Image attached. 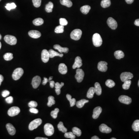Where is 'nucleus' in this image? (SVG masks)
I'll return each mask as SVG.
<instances>
[{
    "label": "nucleus",
    "instance_id": "obj_1",
    "mask_svg": "<svg viewBox=\"0 0 139 139\" xmlns=\"http://www.w3.org/2000/svg\"><path fill=\"white\" fill-rule=\"evenodd\" d=\"M93 45L96 47H99L102 45V40L99 34H94L93 36Z\"/></svg>",
    "mask_w": 139,
    "mask_h": 139
},
{
    "label": "nucleus",
    "instance_id": "obj_2",
    "mask_svg": "<svg viewBox=\"0 0 139 139\" xmlns=\"http://www.w3.org/2000/svg\"><path fill=\"white\" fill-rule=\"evenodd\" d=\"M44 132L47 136H51L54 133V128L52 124L47 123L44 126Z\"/></svg>",
    "mask_w": 139,
    "mask_h": 139
},
{
    "label": "nucleus",
    "instance_id": "obj_3",
    "mask_svg": "<svg viewBox=\"0 0 139 139\" xmlns=\"http://www.w3.org/2000/svg\"><path fill=\"white\" fill-rule=\"evenodd\" d=\"M42 120L40 118H38L34 120L31 122L29 125V129L31 131L33 130L34 129L37 128L39 126L42 124Z\"/></svg>",
    "mask_w": 139,
    "mask_h": 139
},
{
    "label": "nucleus",
    "instance_id": "obj_4",
    "mask_svg": "<svg viewBox=\"0 0 139 139\" xmlns=\"http://www.w3.org/2000/svg\"><path fill=\"white\" fill-rule=\"evenodd\" d=\"M24 73L23 69L18 68L14 70L12 73V77L14 80H17L20 79Z\"/></svg>",
    "mask_w": 139,
    "mask_h": 139
},
{
    "label": "nucleus",
    "instance_id": "obj_5",
    "mask_svg": "<svg viewBox=\"0 0 139 139\" xmlns=\"http://www.w3.org/2000/svg\"><path fill=\"white\" fill-rule=\"evenodd\" d=\"M82 35V31L77 29L72 31L70 34V37L72 40L77 41L80 39Z\"/></svg>",
    "mask_w": 139,
    "mask_h": 139
},
{
    "label": "nucleus",
    "instance_id": "obj_6",
    "mask_svg": "<svg viewBox=\"0 0 139 139\" xmlns=\"http://www.w3.org/2000/svg\"><path fill=\"white\" fill-rule=\"evenodd\" d=\"M4 40L6 43L11 45H15L17 43L16 38L13 36L7 35L4 38Z\"/></svg>",
    "mask_w": 139,
    "mask_h": 139
},
{
    "label": "nucleus",
    "instance_id": "obj_7",
    "mask_svg": "<svg viewBox=\"0 0 139 139\" xmlns=\"http://www.w3.org/2000/svg\"><path fill=\"white\" fill-rule=\"evenodd\" d=\"M20 112V109L18 107L14 106L11 107L8 110L7 113L8 115L11 117H13L18 115Z\"/></svg>",
    "mask_w": 139,
    "mask_h": 139
},
{
    "label": "nucleus",
    "instance_id": "obj_8",
    "mask_svg": "<svg viewBox=\"0 0 139 139\" xmlns=\"http://www.w3.org/2000/svg\"><path fill=\"white\" fill-rule=\"evenodd\" d=\"M84 76V72L82 69H78L76 70V74L75 75V78L77 81L80 83L82 81Z\"/></svg>",
    "mask_w": 139,
    "mask_h": 139
},
{
    "label": "nucleus",
    "instance_id": "obj_9",
    "mask_svg": "<svg viewBox=\"0 0 139 139\" xmlns=\"http://www.w3.org/2000/svg\"><path fill=\"white\" fill-rule=\"evenodd\" d=\"M133 74L130 72H123L120 75L121 80L123 82L131 80L133 78Z\"/></svg>",
    "mask_w": 139,
    "mask_h": 139
},
{
    "label": "nucleus",
    "instance_id": "obj_10",
    "mask_svg": "<svg viewBox=\"0 0 139 139\" xmlns=\"http://www.w3.org/2000/svg\"><path fill=\"white\" fill-rule=\"evenodd\" d=\"M107 24L111 29L115 30L117 27V23L113 18H109L107 20Z\"/></svg>",
    "mask_w": 139,
    "mask_h": 139
},
{
    "label": "nucleus",
    "instance_id": "obj_11",
    "mask_svg": "<svg viewBox=\"0 0 139 139\" xmlns=\"http://www.w3.org/2000/svg\"><path fill=\"white\" fill-rule=\"evenodd\" d=\"M41 82V78L39 76H36L33 78L32 79L31 84L33 88L34 89H37L40 84Z\"/></svg>",
    "mask_w": 139,
    "mask_h": 139
},
{
    "label": "nucleus",
    "instance_id": "obj_12",
    "mask_svg": "<svg viewBox=\"0 0 139 139\" xmlns=\"http://www.w3.org/2000/svg\"><path fill=\"white\" fill-rule=\"evenodd\" d=\"M119 100L120 102L126 104H129L132 102V99L130 97L126 95H122L119 98Z\"/></svg>",
    "mask_w": 139,
    "mask_h": 139
},
{
    "label": "nucleus",
    "instance_id": "obj_13",
    "mask_svg": "<svg viewBox=\"0 0 139 139\" xmlns=\"http://www.w3.org/2000/svg\"><path fill=\"white\" fill-rule=\"evenodd\" d=\"M50 58L49 53L46 49H43L42 52V61L44 63L48 62Z\"/></svg>",
    "mask_w": 139,
    "mask_h": 139
},
{
    "label": "nucleus",
    "instance_id": "obj_14",
    "mask_svg": "<svg viewBox=\"0 0 139 139\" xmlns=\"http://www.w3.org/2000/svg\"><path fill=\"white\" fill-rule=\"evenodd\" d=\"M107 63L104 61H100L98 64V69L100 71L106 72L107 70Z\"/></svg>",
    "mask_w": 139,
    "mask_h": 139
},
{
    "label": "nucleus",
    "instance_id": "obj_15",
    "mask_svg": "<svg viewBox=\"0 0 139 139\" xmlns=\"http://www.w3.org/2000/svg\"><path fill=\"white\" fill-rule=\"evenodd\" d=\"M102 112V109L100 107H95L93 109V117L94 119H97L99 117L101 113Z\"/></svg>",
    "mask_w": 139,
    "mask_h": 139
},
{
    "label": "nucleus",
    "instance_id": "obj_16",
    "mask_svg": "<svg viewBox=\"0 0 139 139\" xmlns=\"http://www.w3.org/2000/svg\"><path fill=\"white\" fill-rule=\"evenodd\" d=\"M28 34L31 38L37 39L41 36V33L37 30H31L28 32Z\"/></svg>",
    "mask_w": 139,
    "mask_h": 139
},
{
    "label": "nucleus",
    "instance_id": "obj_17",
    "mask_svg": "<svg viewBox=\"0 0 139 139\" xmlns=\"http://www.w3.org/2000/svg\"><path fill=\"white\" fill-rule=\"evenodd\" d=\"M82 65V60L80 56H77L75 59L74 64L72 66V68L75 69L76 68H79Z\"/></svg>",
    "mask_w": 139,
    "mask_h": 139
},
{
    "label": "nucleus",
    "instance_id": "obj_18",
    "mask_svg": "<svg viewBox=\"0 0 139 139\" xmlns=\"http://www.w3.org/2000/svg\"><path fill=\"white\" fill-rule=\"evenodd\" d=\"M99 130L103 133H109L112 131V129L106 124H102L100 126Z\"/></svg>",
    "mask_w": 139,
    "mask_h": 139
},
{
    "label": "nucleus",
    "instance_id": "obj_19",
    "mask_svg": "<svg viewBox=\"0 0 139 139\" xmlns=\"http://www.w3.org/2000/svg\"><path fill=\"white\" fill-rule=\"evenodd\" d=\"M6 128L9 134L11 135H14L16 133V130L12 124L8 123L6 124Z\"/></svg>",
    "mask_w": 139,
    "mask_h": 139
},
{
    "label": "nucleus",
    "instance_id": "obj_20",
    "mask_svg": "<svg viewBox=\"0 0 139 139\" xmlns=\"http://www.w3.org/2000/svg\"><path fill=\"white\" fill-rule=\"evenodd\" d=\"M54 48L57 50L60 53H67L69 51V49L66 47H62L59 45H55L53 46Z\"/></svg>",
    "mask_w": 139,
    "mask_h": 139
},
{
    "label": "nucleus",
    "instance_id": "obj_21",
    "mask_svg": "<svg viewBox=\"0 0 139 139\" xmlns=\"http://www.w3.org/2000/svg\"><path fill=\"white\" fill-rule=\"evenodd\" d=\"M58 70L60 73L61 74L63 75L66 74L67 73L68 71L67 67L64 64H60L59 65Z\"/></svg>",
    "mask_w": 139,
    "mask_h": 139
},
{
    "label": "nucleus",
    "instance_id": "obj_22",
    "mask_svg": "<svg viewBox=\"0 0 139 139\" xmlns=\"http://www.w3.org/2000/svg\"><path fill=\"white\" fill-rule=\"evenodd\" d=\"M64 85L63 82H61L60 84L59 82H56L55 83V92L56 94L59 95L61 93V89Z\"/></svg>",
    "mask_w": 139,
    "mask_h": 139
},
{
    "label": "nucleus",
    "instance_id": "obj_23",
    "mask_svg": "<svg viewBox=\"0 0 139 139\" xmlns=\"http://www.w3.org/2000/svg\"><path fill=\"white\" fill-rule=\"evenodd\" d=\"M48 51L49 53V56L51 58H53L56 56H59L60 57H62L64 56L63 54L62 53H59L58 52H56L52 49H49Z\"/></svg>",
    "mask_w": 139,
    "mask_h": 139
},
{
    "label": "nucleus",
    "instance_id": "obj_24",
    "mask_svg": "<svg viewBox=\"0 0 139 139\" xmlns=\"http://www.w3.org/2000/svg\"><path fill=\"white\" fill-rule=\"evenodd\" d=\"M115 57L116 59L120 60L124 57V53L121 50H117L114 53Z\"/></svg>",
    "mask_w": 139,
    "mask_h": 139
},
{
    "label": "nucleus",
    "instance_id": "obj_25",
    "mask_svg": "<svg viewBox=\"0 0 139 139\" xmlns=\"http://www.w3.org/2000/svg\"><path fill=\"white\" fill-rule=\"evenodd\" d=\"M95 93L97 95H100L102 93V88L100 84L98 82H96L95 84Z\"/></svg>",
    "mask_w": 139,
    "mask_h": 139
},
{
    "label": "nucleus",
    "instance_id": "obj_26",
    "mask_svg": "<svg viewBox=\"0 0 139 139\" xmlns=\"http://www.w3.org/2000/svg\"><path fill=\"white\" fill-rule=\"evenodd\" d=\"M89 102V100L85 99H82L77 102L76 103V104L77 107H78L79 108H81L84 106L85 104L88 103Z\"/></svg>",
    "mask_w": 139,
    "mask_h": 139
},
{
    "label": "nucleus",
    "instance_id": "obj_27",
    "mask_svg": "<svg viewBox=\"0 0 139 139\" xmlns=\"http://www.w3.org/2000/svg\"><path fill=\"white\" fill-rule=\"evenodd\" d=\"M95 93V90L94 87H91L89 88L87 92V97L89 99H92L93 97V95Z\"/></svg>",
    "mask_w": 139,
    "mask_h": 139
},
{
    "label": "nucleus",
    "instance_id": "obj_28",
    "mask_svg": "<svg viewBox=\"0 0 139 139\" xmlns=\"http://www.w3.org/2000/svg\"><path fill=\"white\" fill-rule=\"evenodd\" d=\"M91 9V7L89 5H84L80 8V11L83 14H87L89 13Z\"/></svg>",
    "mask_w": 139,
    "mask_h": 139
},
{
    "label": "nucleus",
    "instance_id": "obj_29",
    "mask_svg": "<svg viewBox=\"0 0 139 139\" xmlns=\"http://www.w3.org/2000/svg\"><path fill=\"white\" fill-rule=\"evenodd\" d=\"M60 2L61 4L68 7H71L73 5L72 2L70 0H60Z\"/></svg>",
    "mask_w": 139,
    "mask_h": 139
},
{
    "label": "nucleus",
    "instance_id": "obj_30",
    "mask_svg": "<svg viewBox=\"0 0 139 139\" xmlns=\"http://www.w3.org/2000/svg\"><path fill=\"white\" fill-rule=\"evenodd\" d=\"M33 23V24L35 26H41L44 23V21L41 18H38L34 20Z\"/></svg>",
    "mask_w": 139,
    "mask_h": 139
},
{
    "label": "nucleus",
    "instance_id": "obj_31",
    "mask_svg": "<svg viewBox=\"0 0 139 139\" xmlns=\"http://www.w3.org/2000/svg\"><path fill=\"white\" fill-rule=\"evenodd\" d=\"M53 4L51 2H49L48 4H47L45 7V11L49 13L53 11Z\"/></svg>",
    "mask_w": 139,
    "mask_h": 139
},
{
    "label": "nucleus",
    "instance_id": "obj_32",
    "mask_svg": "<svg viewBox=\"0 0 139 139\" xmlns=\"http://www.w3.org/2000/svg\"><path fill=\"white\" fill-rule=\"evenodd\" d=\"M111 4L110 0H102L101 2V5L103 8H106L109 7Z\"/></svg>",
    "mask_w": 139,
    "mask_h": 139
},
{
    "label": "nucleus",
    "instance_id": "obj_33",
    "mask_svg": "<svg viewBox=\"0 0 139 139\" xmlns=\"http://www.w3.org/2000/svg\"><path fill=\"white\" fill-rule=\"evenodd\" d=\"M132 128L134 131H139V120H136L133 122Z\"/></svg>",
    "mask_w": 139,
    "mask_h": 139
},
{
    "label": "nucleus",
    "instance_id": "obj_34",
    "mask_svg": "<svg viewBox=\"0 0 139 139\" xmlns=\"http://www.w3.org/2000/svg\"><path fill=\"white\" fill-rule=\"evenodd\" d=\"M66 97L70 103L71 107H73L76 104V99L75 98H71V96L69 94H67Z\"/></svg>",
    "mask_w": 139,
    "mask_h": 139
},
{
    "label": "nucleus",
    "instance_id": "obj_35",
    "mask_svg": "<svg viewBox=\"0 0 139 139\" xmlns=\"http://www.w3.org/2000/svg\"><path fill=\"white\" fill-rule=\"evenodd\" d=\"M58 128L60 131H62L63 133H65L67 132V129L64 125V124L62 122H60L59 124H58Z\"/></svg>",
    "mask_w": 139,
    "mask_h": 139
},
{
    "label": "nucleus",
    "instance_id": "obj_36",
    "mask_svg": "<svg viewBox=\"0 0 139 139\" xmlns=\"http://www.w3.org/2000/svg\"><path fill=\"white\" fill-rule=\"evenodd\" d=\"M55 103V98L53 96H49L48 98V102L47 103V106L50 107L52 105H54Z\"/></svg>",
    "mask_w": 139,
    "mask_h": 139
},
{
    "label": "nucleus",
    "instance_id": "obj_37",
    "mask_svg": "<svg viewBox=\"0 0 139 139\" xmlns=\"http://www.w3.org/2000/svg\"><path fill=\"white\" fill-rule=\"evenodd\" d=\"M72 132L77 137H80L82 134L81 130L77 127H74L72 128Z\"/></svg>",
    "mask_w": 139,
    "mask_h": 139
},
{
    "label": "nucleus",
    "instance_id": "obj_38",
    "mask_svg": "<svg viewBox=\"0 0 139 139\" xmlns=\"http://www.w3.org/2000/svg\"><path fill=\"white\" fill-rule=\"evenodd\" d=\"M131 81L130 80H126L124 82V83L122 85V88L124 90H128L129 89V87L131 84Z\"/></svg>",
    "mask_w": 139,
    "mask_h": 139
},
{
    "label": "nucleus",
    "instance_id": "obj_39",
    "mask_svg": "<svg viewBox=\"0 0 139 139\" xmlns=\"http://www.w3.org/2000/svg\"><path fill=\"white\" fill-rule=\"evenodd\" d=\"M4 58L6 61H10L13 58V54L12 53H6L4 55Z\"/></svg>",
    "mask_w": 139,
    "mask_h": 139
},
{
    "label": "nucleus",
    "instance_id": "obj_40",
    "mask_svg": "<svg viewBox=\"0 0 139 139\" xmlns=\"http://www.w3.org/2000/svg\"><path fill=\"white\" fill-rule=\"evenodd\" d=\"M106 85L109 88H113L115 86V83L112 80H107L106 82Z\"/></svg>",
    "mask_w": 139,
    "mask_h": 139
},
{
    "label": "nucleus",
    "instance_id": "obj_41",
    "mask_svg": "<svg viewBox=\"0 0 139 139\" xmlns=\"http://www.w3.org/2000/svg\"><path fill=\"white\" fill-rule=\"evenodd\" d=\"M6 9L8 11H10L12 9H15L16 7V5L14 3H8L6 4L5 6Z\"/></svg>",
    "mask_w": 139,
    "mask_h": 139
},
{
    "label": "nucleus",
    "instance_id": "obj_42",
    "mask_svg": "<svg viewBox=\"0 0 139 139\" xmlns=\"http://www.w3.org/2000/svg\"><path fill=\"white\" fill-rule=\"evenodd\" d=\"M55 33H62L64 32V26L60 25L56 27L55 30Z\"/></svg>",
    "mask_w": 139,
    "mask_h": 139
},
{
    "label": "nucleus",
    "instance_id": "obj_43",
    "mask_svg": "<svg viewBox=\"0 0 139 139\" xmlns=\"http://www.w3.org/2000/svg\"><path fill=\"white\" fill-rule=\"evenodd\" d=\"M65 137L66 138L74 139L75 138V135L73 133V132H66L64 135Z\"/></svg>",
    "mask_w": 139,
    "mask_h": 139
},
{
    "label": "nucleus",
    "instance_id": "obj_44",
    "mask_svg": "<svg viewBox=\"0 0 139 139\" xmlns=\"http://www.w3.org/2000/svg\"><path fill=\"white\" fill-rule=\"evenodd\" d=\"M59 109L57 108H55L54 111H52L51 113V115L54 119H56L57 117L58 114L59 113Z\"/></svg>",
    "mask_w": 139,
    "mask_h": 139
},
{
    "label": "nucleus",
    "instance_id": "obj_45",
    "mask_svg": "<svg viewBox=\"0 0 139 139\" xmlns=\"http://www.w3.org/2000/svg\"><path fill=\"white\" fill-rule=\"evenodd\" d=\"M33 4L35 7H40L42 3V0H32Z\"/></svg>",
    "mask_w": 139,
    "mask_h": 139
},
{
    "label": "nucleus",
    "instance_id": "obj_46",
    "mask_svg": "<svg viewBox=\"0 0 139 139\" xmlns=\"http://www.w3.org/2000/svg\"><path fill=\"white\" fill-rule=\"evenodd\" d=\"M59 21H60V25H61L62 26H66L68 24V21L65 19L61 18L60 19Z\"/></svg>",
    "mask_w": 139,
    "mask_h": 139
},
{
    "label": "nucleus",
    "instance_id": "obj_47",
    "mask_svg": "<svg viewBox=\"0 0 139 139\" xmlns=\"http://www.w3.org/2000/svg\"><path fill=\"white\" fill-rule=\"evenodd\" d=\"M38 106V103L35 101H31L28 103V106L30 108H35Z\"/></svg>",
    "mask_w": 139,
    "mask_h": 139
},
{
    "label": "nucleus",
    "instance_id": "obj_48",
    "mask_svg": "<svg viewBox=\"0 0 139 139\" xmlns=\"http://www.w3.org/2000/svg\"><path fill=\"white\" fill-rule=\"evenodd\" d=\"M5 100L7 103H8V104H11L13 102V97L12 96H10V97H8L6 98Z\"/></svg>",
    "mask_w": 139,
    "mask_h": 139
},
{
    "label": "nucleus",
    "instance_id": "obj_49",
    "mask_svg": "<svg viewBox=\"0 0 139 139\" xmlns=\"http://www.w3.org/2000/svg\"><path fill=\"white\" fill-rule=\"evenodd\" d=\"M9 94H10V92L9 91L5 90V91H4L2 92V95L3 97H5L8 96Z\"/></svg>",
    "mask_w": 139,
    "mask_h": 139
},
{
    "label": "nucleus",
    "instance_id": "obj_50",
    "mask_svg": "<svg viewBox=\"0 0 139 139\" xmlns=\"http://www.w3.org/2000/svg\"><path fill=\"white\" fill-rule=\"evenodd\" d=\"M29 111L31 113L34 114H38V112H39L38 109L35 108L34 107H33V108H30V109H29Z\"/></svg>",
    "mask_w": 139,
    "mask_h": 139
},
{
    "label": "nucleus",
    "instance_id": "obj_51",
    "mask_svg": "<svg viewBox=\"0 0 139 139\" xmlns=\"http://www.w3.org/2000/svg\"><path fill=\"white\" fill-rule=\"evenodd\" d=\"M49 84H50V87L51 88H53L55 87V82L53 80H51L49 81Z\"/></svg>",
    "mask_w": 139,
    "mask_h": 139
},
{
    "label": "nucleus",
    "instance_id": "obj_52",
    "mask_svg": "<svg viewBox=\"0 0 139 139\" xmlns=\"http://www.w3.org/2000/svg\"><path fill=\"white\" fill-rule=\"evenodd\" d=\"M48 81V78L46 77H44V80L43 81L42 84L44 85V86H45V85L47 84V83Z\"/></svg>",
    "mask_w": 139,
    "mask_h": 139
},
{
    "label": "nucleus",
    "instance_id": "obj_53",
    "mask_svg": "<svg viewBox=\"0 0 139 139\" xmlns=\"http://www.w3.org/2000/svg\"><path fill=\"white\" fill-rule=\"evenodd\" d=\"M134 24H135V25L136 26H139V19H137V20H136L135 21Z\"/></svg>",
    "mask_w": 139,
    "mask_h": 139
},
{
    "label": "nucleus",
    "instance_id": "obj_54",
    "mask_svg": "<svg viewBox=\"0 0 139 139\" xmlns=\"http://www.w3.org/2000/svg\"><path fill=\"white\" fill-rule=\"evenodd\" d=\"M126 2L128 4H131L133 2L134 0H125Z\"/></svg>",
    "mask_w": 139,
    "mask_h": 139
},
{
    "label": "nucleus",
    "instance_id": "obj_55",
    "mask_svg": "<svg viewBox=\"0 0 139 139\" xmlns=\"http://www.w3.org/2000/svg\"><path fill=\"white\" fill-rule=\"evenodd\" d=\"M4 80V77L2 75H0V86H1V83Z\"/></svg>",
    "mask_w": 139,
    "mask_h": 139
},
{
    "label": "nucleus",
    "instance_id": "obj_56",
    "mask_svg": "<svg viewBox=\"0 0 139 139\" xmlns=\"http://www.w3.org/2000/svg\"><path fill=\"white\" fill-rule=\"evenodd\" d=\"M92 139H99V138L98 137H97L96 136H94L93 137H92L91 138Z\"/></svg>",
    "mask_w": 139,
    "mask_h": 139
},
{
    "label": "nucleus",
    "instance_id": "obj_57",
    "mask_svg": "<svg viewBox=\"0 0 139 139\" xmlns=\"http://www.w3.org/2000/svg\"><path fill=\"white\" fill-rule=\"evenodd\" d=\"M35 139H48L47 138H42V137H36L35 138Z\"/></svg>",
    "mask_w": 139,
    "mask_h": 139
},
{
    "label": "nucleus",
    "instance_id": "obj_58",
    "mask_svg": "<svg viewBox=\"0 0 139 139\" xmlns=\"http://www.w3.org/2000/svg\"><path fill=\"white\" fill-rule=\"evenodd\" d=\"M53 78V77H52V76L49 77V78L48 79L49 81H51V80L52 79V78Z\"/></svg>",
    "mask_w": 139,
    "mask_h": 139
},
{
    "label": "nucleus",
    "instance_id": "obj_59",
    "mask_svg": "<svg viewBox=\"0 0 139 139\" xmlns=\"http://www.w3.org/2000/svg\"><path fill=\"white\" fill-rule=\"evenodd\" d=\"M1 46H2V44H1V42H0V49H1Z\"/></svg>",
    "mask_w": 139,
    "mask_h": 139
},
{
    "label": "nucleus",
    "instance_id": "obj_60",
    "mask_svg": "<svg viewBox=\"0 0 139 139\" xmlns=\"http://www.w3.org/2000/svg\"><path fill=\"white\" fill-rule=\"evenodd\" d=\"M1 38H2V36L1 34H0V40H1Z\"/></svg>",
    "mask_w": 139,
    "mask_h": 139
},
{
    "label": "nucleus",
    "instance_id": "obj_61",
    "mask_svg": "<svg viewBox=\"0 0 139 139\" xmlns=\"http://www.w3.org/2000/svg\"><path fill=\"white\" fill-rule=\"evenodd\" d=\"M111 139H116V138H111Z\"/></svg>",
    "mask_w": 139,
    "mask_h": 139
},
{
    "label": "nucleus",
    "instance_id": "obj_62",
    "mask_svg": "<svg viewBox=\"0 0 139 139\" xmlns=\"http://www.w3.org/2000/svg\"><path fill=\"white\" fill-rule=\"evenodd\" d=\"M138 86H139V81H138Z\"/></svg>",
    "mask_w": 139,
    "mask_h": 139
},
{
    "label": "nucleus",
    "instance_id": "obj_63",
    "mask_svg": "<svg viewBox=\"0 0 139 139\" xmlns=\"http://www.w3.org/2000/svg\"><path fill=\"white\" fill-rule=\"evenodd\" d=\"M1 1V0H0V2Z\"/></svg>",
    "mask_w": 139,
    "mask_h": 139
}]
</instances>
